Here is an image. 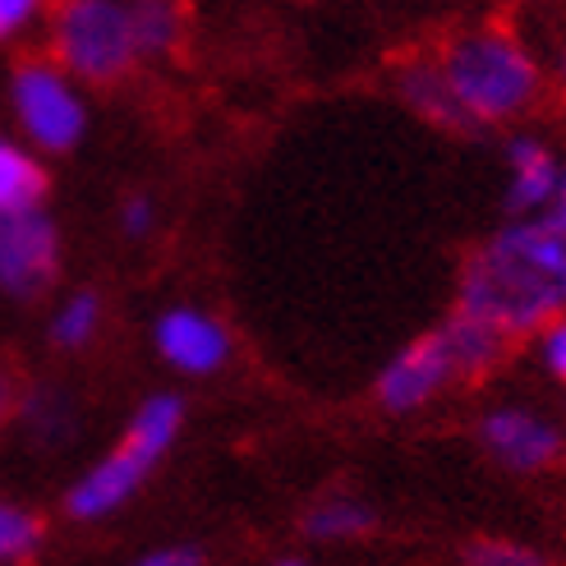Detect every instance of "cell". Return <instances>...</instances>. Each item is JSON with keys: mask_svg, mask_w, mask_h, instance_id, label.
<instances>
[{"mask_svg": "<svg viewBox=\"0 0 566 566\" xmlns=\"http://www.w3.org/2000/svg\"><path fill=\"white\" fill-rule=\"evenodd\" d=\"M433 61L465 120V134L512 129L548 97L544 55L506 23L457 28L451 38H442Z\"/></svg>", "mask_w": 566, "mask_h": 566, "instance_id": "2", "label": "cell"}, {"mask_svg": "<svg viewBox=\"0 0 566 566\" xmlns=\"http://www.w3.org/2000/svg\"><path fill=\"white\" fill-rule=\"evenodd\" d=\"M534 342V359H539V369L557 382V387H566V314L562 318H553L548 327H539L530 336Z\"/></svg>", "mask_w": 566, "mask_h": 566, "instance_id": "20", "label": "cell"}, {"mask_svg": "<svg viewBox=\"0 0 566 566\" xmlns=\"http://www.w3.org/2000/svg\"><path fill=\"white\" fill-rule=\"evenodd\" d=\"M42 548V516L23 502L0 497V566H19Z\"/></svg>", "mask_w": 566, "mask_h": 566, "instance_id": "18", "label": "cell"}, {"mask_svg": "<svg viewBox=\"0 0 566 566\" xmlns=\"http://www.w3.org/2000/svg\"><path fill=\"white\" fill-rule=\"evenodd\" d=\"M14 410L23 419V429L33 433L38 442H61L74 429V401H70L61 387H33V391H23Z\"/></svg>", "mask_w": 566, "mask_h": 566, "instance_id": "17", "label": "cell"}, {"mask_svg": "<svg viewBox=\"0 0 566 566\" xmlns=\"http://www.w3.org/2000/svg\"><path fill=\"white\" fill-rule=\"evenodd\" d=\"M19 406V396H14V382H10V374L0 369V419H6L10 410Z\"/></svg>", "mask_w": 566, "mask_h": 566, "instance_id": "25", "label": "cell"}, {"mask_svg": "<svg viewBox=\"0 0 566 566\" xmlns=\"http://www.w3.org/2000/svg\"><path fill=\"white\" fill-rule=\"evenodd\" d=\"M46 55L83 88H111L144 65L125 0H51Z\"/></svg>", "mask_w": 566, "mask_h": 566, "instance_id": "4", "label": "cell"}, {"mask_svg": "<svg viewBox=\"0 0 566 566\" xmlns=\"http://www.w3.org/2000/svg\"><path fill=\"white\" fill-rule=\"evenodd\" d=\"M51 0H0V46L28 38L38 23H46Z\"/></svg>", "mask_w": 566, "mask_h": 566, "instance_id": "21", "label": "cell"}, {"mask_svg": "<svg viewBox=\"0 0 566 566\" xmlns=\"http://www.w3.org/2000/svg\"><path fill=\"white\" fill-rule=\"evenodd\" d=\"M457 308L497 327L512 346L566 314V171L544 212L502 217L470 249L457 276Z\"/></svg>", "mask_w": 566, "mask_h": 566, "instance_id": "1", "label": "cell"}, {"mask_svg": "<svg viewBox=\"0 0 566 566\" xmlns=\"http://www.w3.org/2000/svg\"><path fill=\"white\" fill-rule=\"evenodd\" d=\"M272 566H308V562H300V557H281V562H272Z\"/></svg>", "mask_w": 566, "mask_h": 566, "instance_id": "26", "label": "cell"}, {"mask_svg": "<svg viewBox=\"0 0 566 566\" xmlns=\"http://www.w3.org/2000/svg\"><path fill=\"white\" fill-rule=\"evenodd\" d=\"M125 566H203V553L189 548V544H171V548H153L144 557H134Z\"/></svg>", "mask_w": 566, "mask_h": 566, "instance_id": "23", "label": "cell"}, {"mask_svg": "<svg viewBox=\"0 0 566 566\" xmlns=\"http://www.w3.org/2000/svg\"><path fill=\"white\" fill-rule=\"evenodd\" d=\"M378 525L374 506L355 493H327L304 512V534L318 544H350Z\"/></svg>", "mask_w": 566, "mask_h": 566, "instance_id": "15", "label": "cell"}, {"mask_svg": "<svg viewBox=\"0 0 566 566\" xmlns=\"http://www.w3.org/2000/svg\"><path fill=\"white\" fill-rule=\"evenodd\" d=\"M474 438L489 451V461H497L512 474H544L566 457L562 423L534 406H521V401L489 406L474 423Z\"/></svg>", "mask_w": 566, "mask_h": 566, "instance_id": "7", "label": "cell"}, {"mask_svg": "<svg viewBox=\"0 0 566 566\" xmlns=\"http://www.w3.org/2000/svg\"><path fill=\"white\" fill-rule=\"evenodd\" d=\"M465 566H548V557L539 548H530L521 539H474L465 553H461Z\"/></svg>", "mask_w": 566, "mask_h": 566, "instance_id": "19", "label": "cell"}, {"mask_svg": "<svg viewBox=\"0 0 566 566\" xmlns=\"http://www.w3.org/2000/svg\"><path fill=\"white\" fill-rule=\"evenodd\" d=\"M562 401H566V387H562Z\"/></svg>", "mask_w": 566, "mask_h": 566, "instance_id": "27", "label": "cell"}, {"mask_svg": "<svg viewBox=\"0 0 566 566\" xmlns=\"http://www.w3.org/2000/svg\"><path fill=\"white\" fill-rule=\"evenodd\" d=\"M10 116L38 157H70L88 138V88L51 55H28L10 74Z\"/></svg>", "mask_w": 566, "mask_h": 566, "instance_id": "5", "label": "cell"}, {"mask_svg": "<svg viewBox=\"0 0 566 566\" xmlns=\"http://www.w3.org/2000/svg\"><path fill=\"white\" fill-rule=\"evenodd\" d=\"M116 221H120V235H125V240H148V235L157 231V198H153V193H129V198H120Z\"/></svg>", "mask_w": 566, "mask_h": 566, "instance_id": "22", "label": "cell"}, {"mask_svg": "<svg viewBox=\"0 0 566 566\" xmlns=\"http://www.w3.org/2000/svg\"><path fill=\"white\" fill-rule=\"evenodd\" d=\"M457 382H461V374H457V364H451V350L442 342V332L429 327L423 336H415V342H406L378 369L374 401L387 415H419Z\"/></svg>", "mask_w": 566, "mask_h": 566, "instance_id": "8", "label": "cell"}, {"mask_svg": "<svg viewBox=\"0 0 566 566\" xmlns=\"http://www.w3.org/2000/svg\"><path fill=\"white\" fill-rule=\"evenodd\" d=\"M438 332H442V342L451 350V364H457L461 382L489 378L497 364L506 359V350H512V342H506L497 327L479 323L474 314H461V308H451V314L438 323Z\"/></svg>", "mask_w": 566, "mask_h": 566, "instance_id": "12", "label": "cell"}, {"mask_svg": "<svg viewBox=\"0 0 566 566\" xmlns=\"http://www.w3.org/2000/svg\"><path fill=\"white\" fill-rule=\"evenodd\" d=\"M153 350L166 369L185 378H212L235 355V336L217 314L198 304H171L153 318Z\"/></svg>", "mask_w": 566, "mask_h": 566, "instance_id": "9", "label": "cell"}, {"mask_svg": "<svg viewBox=\"0 0 566 566\" xmlns=\"http://www.w3.org/2000/svg\"><path fill=\"white\" fill-rule=\"evenodd\" d=\"M46 193V157H38L33 148L14 134H0V212L14 208H33Z\"/></svg>", "mask_w": 566, "mask_h": 566, "instance_id": "14", "label": "cell"}, {"mask_svg": "<svg viewBox=\"0 0 566 566\" xmlns=\"http://www.w3.org/2000/svg\"><path fill=\"white\" fill-rule=\"evenodd\" d=\"M102 318H106V308H102L97 291H70L61 304L51 308L46 336H51L55 350H88L97 342V332H102Z\"/></svg>", "mask_w": 566, "mask_h": 566, "instance_id": "16", "label": "cell"}, {"mask_svg": "<svg viewBox=\"0 0 566 566\" xmlns=\"http://www.w3.org/2000/svg\"><path fill=\"white\" fill-rule=\"evenodd\" d=\"M61 276V226L33 203L0 212V300H42Z\"/></svg>", "mask_w": 566, "mask_h": 566, "instance_id": "6", "label": "cell"}, {"mask_svg": "<svg viewBox=\"0 0 566 566\" xmlns=\"http://www.w3.org/2000/svg\"><path fill=\"white\" fill-rule=\"evenodd\" d=\"M129 23H134V42L144 65L171 61L189 38V6L185 0H125Z\"/></svg>", "mask_w": 566, "mask_h": 566, "instance_id": "13", "label": "cell"}, {"mask_svg": "<svg viewBox=\"0 0 566 566\" xmlns=\"http://www.w3.org/2000/svg\"><path fill=\"white\" fill-rule=\"evenodd\" d=\"M544 74H548V88H566V38L553 46V55H544Z\"/></svg>", "mask_w": 566, "mask_h": 566, "instance_id": "24", "label": "cell"}, {"mask_svg": "<svg viewBox=\"0 0 566 566\" xmlns=\"http://www.w3.org/2000/svg\"><path fill=\"white\" fill-rule=\"evenodd\" d=\"M566 171V153L548 134L516 129L502 144V217H530L553 203Z\"/></svg>", "mask_w": 566, "mask_h": 566, "instance_id": "10", "label": "cell"}, {"mask_svg": "<svg viewBox=\"0 0 566 566\" xmlns=\"http://www.w3.org/2000/svg\"><path fill=\"white\" fill-rule=\"evenodd\" d=\"M180 433H185V396H176V391L144 396L125 423L120 447L97 457L70 484L65 516L83 521V525L116 516L120 506H129L138 497V489L153 479V470L166 461V451L180 442Z\"/></svg>", "mask_w": 566, "mask_h": 566, "instance_id": "3", "label": "cell"}, {"mask_svg": "<svg viewBox=\"0 0 566 566\" xmlns=\"http://www.w3.org/2000/svg\"><path fill=\"white\" fill-rule=\"evenodd\" d=\"M391 88H396V97H401L419 120H429V125H438L447 134H465V120H461L457 102H451L442 74H438L433 51H419V55H410V61L396 65Z\"/></svg>", "mask_w": 566, "mask_h": 566, "instance_id": "11", "label": "cell"}]
</instances>
